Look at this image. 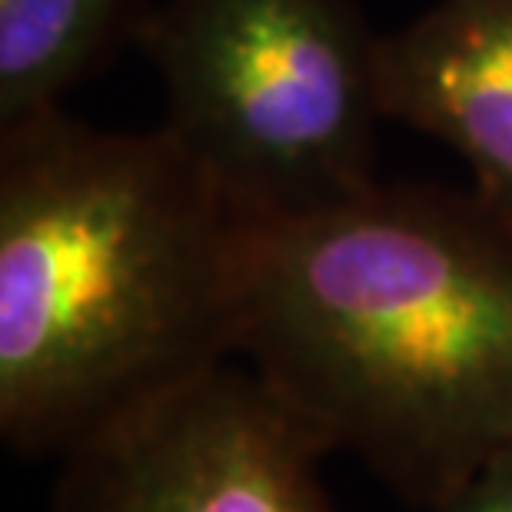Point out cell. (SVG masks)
I'll return each mask as SVG.
<instances>
[{
    "mask_svg": "<svg viewBox=\"0 0 512 512\" xmlns=\"http://www.w3.org/2000/svg\"><path fill=\"white\" fill-rule=\"evenodd\" d=\"M237 360L433 509L512 449V223L476 190L380 180L247 220Z\"/></svg>",
    "mask_w": 512,
    "mask_h": 512,
    "instance_id": "cell-1",
    "label": "cell"
},
{
    "mask_svg": "<svg viewBox=\"0 0 512 512\" xmlns=\"http://www.w3.org/2000/svg\"><path fill=\"white\" fill-rule=\"evenodd\" d=\"M247 220L167 130L0 133V433L60 456L237 360Z\"/></svg>",
    "mask_w": 512,
    "mask_h": 512,
    "instance_id": "cell-2",
    "label": "cell"
},
{
    "mask_svg": "<svg viewBox=\"0 0 512 512\" xmlns=\"http://www.w3.org/2000/svg\"><path fill=\"white\" fill-rule=\"evenodd\" d=\"M380 40L356 0H167L137 30L163 130L250 223L376 183Z\"/></svg>",
    "mask_w": 512,
    "mask_h": 512,
    "instance_id": "cell-3",
    "label": "cell"
},
{
    "mask_svg": "<svg viewBox=\"0 0 512 512\" xmlns=\"http://www.w3.org/2000/svg\"><path fill=\"white\" fill-rule=\"evenodd\" d=\"M326 453L253 366L227 360L70 449L50 512H333Z\"/></svg>",
    "mask_w": 512,
    "mask_h": 512,
    "instance_id": "cell-4",
    "label": "cell"
},
{
    "mask_svg": "<svg viewBox=\"0 0 512 512\" xmlns=\"http://www.w3.org/2000/svg\"><path fill=\"white\" fill-rule=\"evenodd\" d=\"M389 120L446 143L512 223V0H436L380 40Z\"/></svg>",
    "mask_w": 512,
    "mask_h": 512,
    "instance_id": "cell-5",
    "label": "cell"
},
{
    "mask_svg": "<svg viewBox=\"0 0 512 512\" xmlns=\"http://www.w3.org/2000/svg\"><path fill=\"white\" fill-rule=\"evenodd\" d=\"M147 14L140 0H0V133L57 114Z\"/></svg>",
    "mask_w": 512,
    "mask_h": 512,
    "instance_id": "cell-6",
    "label": "cell"
},
{
    "mask_svg": "<svg viewBox=\"0 0 512 512\" xmlns=\"http://www.w3.org/2000/svg\"><path fill=\"white\" fill-rule=\"evenodd\" d=\"M426 512H512V449L493 456Z\"/></svg>",
    "mask_w": 512,
    "mask_h": 512,
    "instance_id": "cell-7",
    "label": "cell"
}]
</instances>
